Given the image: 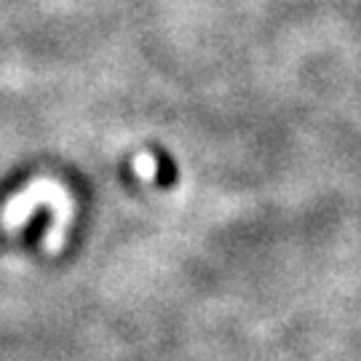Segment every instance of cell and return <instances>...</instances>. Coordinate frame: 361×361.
I'll return each mask as SVG.
<instances>
[{"instance_id":"6da1fadb","label":"cell","mask_w":361,"mask_h":361,"mask_svg":"<svg viewBox=\"0 0 361 361\" xmlns=\"http://www.w3.org/2000/svg\"><path fill=\"white\" fill-rule=\"evenodd\" d=\"M155 164H158V174H155V182L161 185V188H169V185H174L177 182V164L171 161V155L164 153V150H158L155 153Z\"/></svg>"}]
</instances>
